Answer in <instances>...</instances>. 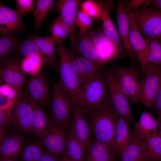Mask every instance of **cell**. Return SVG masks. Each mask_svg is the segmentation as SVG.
Here are the masks:
<instances>
[{
	"mask_svg": "<svg viewBox=\"0 0 161 161\" xmlns=\"http://www.w3.org/2000/svg\"><path fill=\"white\" fill-rule=\"evenodd\" d=\"M87 115L90 133L95 139L106 144L113 151L114 138L120 116L112 104Z\"/></svg>",
	"mask_w": 161,
	"mask_h": 161,
	"instance_id": "1",
	"label": "cell"
},
{
	"mask_svg": "<svg viewBox=\"0 0 161 161\" xmlns=\"http://www.w3.org/2000/svg\"><path fill=\"white\" fill-rule=\"evenodd\" d=\"M80 107L84 114L102 108L111 104L110 93L105 77L100 72L81 88Z\"/></svg>",
	"mask_w": 161,
	"mask_h": 161,
	"instance_id": "2",
	"label": "cell"
},
{
	"mask_svg": "<svg viewBox=\"0 0 161 161\" xmlns=\"http://www.w3.org/2000/svg\"><path fill=\"white\" fill-rule=\"evenodd\" d=\"M56 50L60 61L58 67L59 83L66 91L70 99L80 106L81 102V91L77 76L72 66L71 48L66 47L63 42L57 43Z\"/></svg>",
	"mask_w": 161,
	"mask_h": 161,
	"instance_id": "3",
	"label": "cell"
},
{
	"mask_svg": "<svg viewBox=\"0 0 161 161\" xmlns=\"http://www.w3.org/2000/svg\"><path fill=\"white\" fill-rule=\"evenodd\" d=\"M52 121L63 130L69 132L72 120V109L70 98L58 83L53 90L51 103Z\"/></svg>",
	"mask_w": 161,
	"mask_h": 161,
	"instance_id": "4",
	"label": "cell"
},
{
	"mask_svg": "<svg viewBox=\"0 0 161 161\" xmlns=\"http://www.w3.org/2000/svg\"><path fill=\"white\" fill-rule=\"evenodd\" d=\"M147 0L141 7L131 11L137 27L144 38H158L161 36V12L149 5Z\"/></svg>",
	"mask_w": 161,
	"mask_h": 161,
	"instance_id": "5",
	"label": "cell"
},
{
	"mask_svg": "<svg viewBox=\"0 0 161 161\" xmlns=\"http://www.w3.org/2000/svg\"><path fill=\"white\" fill-rule=\"evenodd\" d=\"M120 89L128 99L134 103L140 101V82L135 64L127 67H118L112 71Z\"/></svg>",
	"mask_w": 161,
	"mask_h": 161,
	"instance_id": "6",
	"label": "cell"
},
{
	"mask_svg": "<svg viewBox=\"0 0 161 161\" xmlns=\"http://www.w3.org/2000/svg\"><path fill=\"white\" fill-rule=\"evenodd\" d=\"M105 78L113 108L129 124L133 125L134 120L129 99L120 89L112 71H108Z\"/></svg>",
	"mask_w": 161,
	"mask_h": 161,
	"instance_id": "7",
	"label": "cell"
},
{
	"mask_svg": "<svg viewBox=\"0 0 161 161\" xmlns=\"http://www.w3.org/2000/svg\"><path fill=\"white\" fill-rule=\"evenodd\" d=\"M69 135V132L60 128L51 121L39 142L44 151L61 157L66 153Z\"/></svg>",
	"mask_w": 161,
	"mask_h": 161,
	"instance_id": "8",
	"label": "cell"
},
{
	"mask_svg": "<svg viewBox=\"0 0 161 161\" xmlns=\"http://www.w3.org/2000/svg\"><path fill=\"white\" fill-rule=\"evenodd\" d=\"M144 74L145 78L140 82V101L151 107L161 85V66L149 64Z\"/></svg>",
	"mask_w": 161,
	"mask_h": 161,
	"instance_id": "9",
	"label": "cell"
},
{
	"mask_svg": "<svg viewBox=\"0 0 161 161\" xmlns=\"http://www.w3.org/2000/svg\"><path fill=\"white\" fill-rule=\"evenodd\" d=\"M24 94L43 109L50 103V92L46 76L42 69L32 75Z\"/></svg>",
	"mask_w": 161,
	"mask_h": 161,
	"instance_id": "10",
	"label": "cell"
},
{
	"mask_svg": "<svg viewBox=\"0 0 161 161\" xmlns=\"http://www.w3.org/2000/svg\"><path fill=\"white\" fill-rule=\"evenodd\" d=\"M0 61V85L6 83L22 89L27 80L19 60L8 57Z\"/></svg>",
	"mask_w": 161,
	"mask_h": 161,
	"instance_id": "11",
	"label": "cell"
},
{
	"mask_svg": "<svg viewBox=\"0 0 161 161\" xmlns=\"http://www.w3.org/2000/svg\"><path fill=\"white\" fill-rule=\"evenodd\" d=\"M12 115L13 125L15 127L31 133L33 109L30 100L24 94H21L17 99Z\"/></svg>",
	"mask_w": 161,
	"mask_h": 161,
	"instance_id": "12",
	"label": "cell"
},
{
	"mask_svg": "<svg viewBox=\"0 0 161 161\" xmlns=\"http://www.w3.org/2000/svg\"><path fill=\"white\" fill-rule=\"evenodd\" d=\"M80 1L60 0L58 1L56 11L69 30L71 49L74 53L75 47V32L76 28V18Z\"/></svg>",
	"mask_w": 161,
	"mask_h": 161,
	"instance_id": "13",
	"label": "cell"
},
{
	"mask_svg": "<svg viewBox=\"0 0 161 161\" xmlns=\"http://www.w3.org/2000/svg\"><path fill=\"white\" fill-rule=\"evenodd\" d=\"M117 19L118 32L124 49L133 63L135 64L137 57L131 46L130 38V24L127 8L121 1H117Z\"/></svg>",
	"mask_w": 161,
	"mask_h": 161,
	"instance_id": "14",
	"label": "cell"
},
{
	"mask_svg": "<svg viewBox=\"0 0 161 161\" xmlns=\"http://www.w3.org/2000/svg\"><path fill=\"white\" fill-rule=\"evenodd\" d=\"M24 16L17 10L10 8L0 2V35L13 34L22 30L24 27L22 21Z\"/></svg>",
	"mask_w": 161,
	"mask_h": 161,
	"instance_id": "15",
	"label": "cell"
},
{
	"mask_svg": "<svg viewBox=\"0 0 161 161\" xmlns=\"http://www.w3.org/2000/svg\"><path fill=\"white\" fill-rule=\"evenodd\" d=\"M71 60L72 66L77 76L80 88L101 72L102 67L99 64L84 57L75 55L73 51L71 54Z\"/></svg>",
	"mask_w": 161,
	"mask_h": 161,
	"instance_id": "16",
	"label": "cell"
},
{
	"mask_svg": "<svg viewBox=\"0 0 161 161\" xmlns=\"http://www.w3.org/2000/svg\"><path fill=\"white\" fill-rule=\"evenodd\" d=\"M127 9L130 20L131 44L140 63L141 71L144 74L148 66L146 59L147 43L137 27L131 10Z\"/></svg>",
	"mask_w": 161,
	"mask_h": 161,
	"instance_id": "17",
	"label": "cell"
},
{
	"mask_svg": "<svg viewBox=\"0 0 161 161\" xmlns=\"http://www.w3.org/2000/svg\"><path fill=\"white\" fill-rule=\"evenodd\" d=\"M0 143V160H16L25 147L24 138L14 134L5 135Z\"/></svg>",
	"mask_w": 161,
	"mask_h": 161,
	"instance_id": "18",
	"label": "cell"
},
{
	"mask_svg": "<svg viewBox=\"0 0 161 161\" xmlns=\"http://www.w3.org/2000/svg\"><path fill=\"white\" fill-rule=\"evenodd\" d=\"M70 100L74 118L75 134L86 151L91 142L89 139L90 134L89 126L81 108L72 100L70 98Z\"/></svg>",
	"mask_w": 161,
	"mask_h": 161,
	"instance_id": "19",
	"label": "cell"
},
{
	"mask_svg": "<svg viewBox=\"0 0 161 161\" xmlns=\"http://www.w3.org/2000/svg\"><path fill=\"white\" fill-rule=\"evenodd\" d=\"M159 123L154 116L147 111L141 113L139 121L134 126V139L142 141L152 133H158Z\"/></svg>",
	"mask_w": 161,
	"mask_h": 161,
	"instance_id": "20",
	"label": "cell"
},
{
	"mask_svg": "<svg viewBox=\"0 0 161 161\" xmlns=\"http://www.w3.org/2000/svg\"><path fill=\"white\" fill-rule=\"evenodd\" d=\"M84 161H116L117 155L107 145L95 139L86 151Z\"/></svg>",
	"mask_w": 161,
	"mask_h": 161,
	"instance_id": "21",
	"label": "cell"
},
{
	"mask_svg": "<svg viewBox=\"0 0 161 161\" xmlns=\"http://www.w3.org/2000/svg\"><path fill=\"white\" fill-rule=\"evenodd\" d=\"M128 122L120 117L115 135L113 151L120 156L125 149L132 141L134 136Z\"/></svg>",
	"mask_w": 161,
	"mask_h": 161,
	"instance_id": "22",
	"label": "cell"
},
{
	"mask_svg": "<svg viewBox=\"0 0 161 161\" xmlns=\"http://www.w3.org/2000/svg\"><path fill=\"white\" fill-rule=\"evenodd\" d=\"M28 98L31 103L33 111V118L31 134L39 140L46 130L52 121L49 119L41 107Z\"/></svg>",
	"mask_w": 161,
	"mask_h": 161,
	"instance_id": "23",
	"label": "cell"
},
{
	"mask_svg": "<svg viewBox=\"0 0 161 161\" xmlns=\"http://www.w3.org/2000/svg\"><path fill=\"white\" fill-rule=\"evenodd\" d=\"M84 57L99 64L102 67L96 48L86 37L81 35L76 39L74 54Z\"/></svg>",
	"mask_w": 161,
	"mask_h": 161,
	"instance_id": "24",
	"label": "cell"
},
{
	"mask_svg": "<svg viewBox=\"0 0 161 161\" xmlns=\"http://www.w3.org/2000/svg\"><path fill=\"white\" fill-rule=\"evenodd\" d=\"M119 157L118 161H153L145 152L142 141L134 138Z\"/></svg>",
	"mask_w": 161,
	"mask_h": 161,
	"instance_id": "25",
	"label": "cell"
},
{
	"mask_svg": "<svg viewBox=\"0 0 161 161\" xmlns=\"http://www.w3.org/2000/svg\"><path fill=\"white\" fill-rule=\"evenodd\" d=\"M143 148L152 160L161 161V135L159 132L152 133L142 141Z\"/></svg>",
	"mask_w": 161,
	"mask_h": 161,
	"instance_id": "26",
	"label": "cell"
},
{
	"mask_svg": "<svg viewBox=\"0 0 161 161\" xmlns=\"http://www.w3.org/2000/svg\"><path fill=\"white\" fill-rule=\"evenodd\" d=\"M85 151L75 132L72 119L70 128L66 154L72 161H84Z\"/></svg>",
	"mask_w": 161,
	"mask_h": 161,
	"instance_id": "27",
	"label": "cell"
},
{
	"mask_svg": "<svg viewBox=\"0 0 161 161\" xmlns=\"http://www.w3.org/2000/svg\"><path fill=\"white\" fill-rule=\"evenodd\" d=\"M35 43L41 52L54 64L57 59L55 42L51 37L32 35L30 37Z\"/></svg>",
	"mask_w": 161,
	"mask_h": 161,
	"instance_id": "28",
	"label": "cell"
},
{
	"mask_svg": "<svg viewBox=\"0 0 161 161\" xmlns=\"http://www.w3.org/2000/svg\"><path fill=\"white\" fill-rule=\"evenodd\" d=\"M16 50L22 56L25 57L38 56L41 58L44 64L51 67L54 66V64L44 56L30 37L21 44Z\"/></svg>",
	"mask_w": 161,
	"mask_h": 161,
	"instance_id": "29",
	"label": "cell"
},
{
	"mask_svg": "<svg viewBox=\"0 0 161 161\" xmlns=\"http://www.w3.org/2000/svg\"><path fill=\"white\" fill-rule=\"evenodd\" d=\"M145 39L147 44L146 59L148 66L151 64L161 66V39L158 38Z\"/></svg>",
	"mask_w": 161,
	"mask_h": 161,
	"instance_id": "30",
	"label": "cell"
},
{
	"mask_svg": "<svg viewBox=\"0 0 161 161\" xmlns=\"http://www.w3.org/2000/svg\"><path fill=\"white\" fill-rule=\"evenodd\" d=\"M36 8L34 16V26L38 30L47 15L52 10L55 5V1L52 0H35Z\"/></svg>",
	"mask_w": 161,
	"mask_h": 161,
	"instance_id": "31",
	"label": "cell"
},
{
	"mask_svg": "<svg viewBox=\"0 0 161 161\" xmlns=\"http://www.w3.org/2000/svg\"><path fill=\"white\" fill-rule=\"evenodd\" d=\"M19 39L13 34L1 35L0 38V58L2 60L9 57L20 45Z\"/></svg>",
	"mask_w": 161,
	"mask_h": 161,
	"instance_id": "32",
	"label": "cell"
},
{
	"mask_svg": "<svg viewBox=\"0 0 161 161\" xmlns=\"http://www.w3.org/2000/svg\"><path fill=\"white\" fill-rule=\"evenodd\" d=\"M101 16L103 29L110 34L116 45L119 48L123 50L124 48L121 44L117 30L110 17L109 11L103 5L101 8Z\"/></svg>",
	"mask_w": 161,
	"mask_h": 161,
	"instance_id": "33",
	"label": "cell"
},
{
	"mask_svg": "<svg viewBox=\"0 0 161 161\" xmlns=\"http://www.w3.org/2000/svg\"><path fill=\"white\" fill-rule=\"evenodd\" d=\"M50 30L52 37L56 43L63 41V39L69 35L68 28L59 16L51 26Z\"/></svg>",
	"mask_w": 161,
	"mask_h": 161,
	"instance_id": "34",
	"label": "cell"
},
{
	"mask_svg": "<svg viewBox=\"0 0 161 161\" xmlns=\"http://www.w3.org/2000/svg\"><path fill=\"white\" fill-rule=\"evenodd\" d=\"M43 64V62L40 57L32 56L25 57L21 62V66L24 73L32 75L41 70Z\"/></svg>",
	"mask_w": 161,
	"mask_h": 161,
	"instance_id": "35",
	"label": "cell"
},
{
	"mask_svg": "<svg viewBox=\"0 0 161 161\" xmlns=\"http://www.w3.org/2000/svg\"><path fill=\"white\" fill-rule=\"evenodd\" d=\"M43 148L39 142L25 146L21 154L22 161H37L43 153Z\"/></svg>",
	"mask_w": 161,
	"mask_h": 161,
	"instance_id": "36",
	"label": "cell"
},
{
	"mask_svg": "<svg viewBox=\"0 0 161 161\" xmlns=\"http://www.w3.org/2000/svg\"><path fill=\"white\" fill-rule=\"evenodd\" d=\"M81 9L92 18L102 21L101 8L102 5L93 0L84 1L79 4Z\"/></svg>",
	"mask_w": 161,
	"mask_h": 161,
	"instance_id": "37",
	"label": "cell"
},
{
	"mask_svg": "<svg viewBox=\"0 0 161 161\" xmlns=\"http://www.w3.org/2000/svg\"><path fill=\"white\" fill-rule=\"evenodd\" d=\"M75 21L82 36L90 29L93 23L92 18L81 9L78 11Z\"/></svg>",
	"mask_w": 161,
	"mask_h": 161,
	"instance_id": "38",
	"label": "cell"
},
{
	"mask_svg": "<svg viewBox=\"0 0 161 161\" xmlns=\"http://www.w3.org/2000/svg\"><path fill=\"white\" fill-rule=\"evenodd\" d=\"M13 106L0 111V141L3 138L6 131L13 125L12 115L11 113Z\"/></svg>",
	"mask_w": 161,
	"mask_h": 161,
	"instance_id": "39",
	"label": "cell"
},
{
	"mask_svg": "<svg viewBox=\"0 0 161 161\" xmlns=\"http://www.w3.org/2000/svg\"><path fill=\"white\" fill-rule=\"evenodd\" d=\"M22 89L4 83L0 85V94L3 95L13 101L16 102L21 94Z\"/></svg>",
	"mask_w": 161,
	"mask_h": 161,
	"instance_id": "40",
	"label": "cell"
},
{
	"mask_svg": "<svg viewBox=\"0 0 161 161\" xmlns=\"http://www.w3.org/2000/svg\"><path fill=\"white\" fill-rule=\"evenodd\" d=\"M16 8L18 11L21 14L26 15L27 13H32L34 15L35 9V3L33 0H16Z\"/></svg>",
	"mask_w": 161,
	"mask_h": 161,
	"instance_id": "41",
	"label": "cell"
},
{
	"mask_svg": "<svg viewBox=\"0 0 161 161\" xmlns=\"http://www.w3.org/2000/svg\"><path fill=\"white\" fill-rule=\"evenodd\" d=\"M83 35L92 42L96 48L106 41H113L105 39L103 36L101 31L90 30Z\"/></svg>",
	"mask_w": 161,
	"mask_h": 161,
	"instance_id": "42",
	"label": "cell"
},
{
	"mask_svg": "<svg viewBox=\"0 0 161 161\" xmlns=\"http://www.w3.org/2000/svg\"><path fill=\"white\" fill-rule=\"evenodd\" d=\"M147 1L145 0H130L126 1H124V4L122 3L126 8L133 11L139 9L141 5L145 4Z\"/></svg>",
	"mask_w": 161,
	"mask_h": 161,
	"instance_id": "43",
	"label": "cell"
},
{
	"mask_svg": "<svg viewBox=\"0 0 161 161\" xmlns=\"http://www.w3.org/2000/svg\"><path fill=\"white\" fill-rule=\"evenodd\" d=\"M153 106L158 113L157 121L159 123L161 121V85L155 97Z\"/></svg>",
	"mask_w": 161,
	"mask_h": 161,
	"instance_id": "44",
	"label": "cell"
},
{
	"mask_svg": "<svg viewBox=\"0 0 161 161\" xmlns=\"http://www.w3.org/2000/svg\"><path fill=\"white\" fill-rule=\"evenodd\" d=\"M61 158L45 151L37 161H61Z\"/></svg>",
	"mask_w": 161,
	"mask_h": 161,
	"instance_id": "45",
	"label": "cell"
},
{
	"mask_svg": "<svg viewBox=\"0 0 161 161\" xmlns=\"http://www.w3.org/2000/svg\"><path fill=\"white\" fill-rule=\"evenodd\" d=\"M150 4L161 12V0H150Z\"/></svg>",
	"mask_w": 161,
	"mask_h": 161,
	"instance_id": "46",
	"label": "cell"
},
{
	"mask_svg": "<svg viewBox=\"0 0 161 161\" xmlns=\"http://www.w3.org/2000/svg\"><path fill=\"white\" fill-rule=\"evenodd\" d=\"M61 161H72L71 159L68 157L67 155L65 154L63 156V157L61 158Z\"/></svg>",
	"mask_w": 161,
	"mask_h": 161,
	"instance_id": "47",
	"label": "cell"
},
{
	"mask_svg": "<svg viewBox=\"0 0 161 161\" xmlns=\"http://www.w3.org/2000/svg\"><path fill=\"white\" fill-rule=\"evenodd\" d=\"M0 161H16V160H0Z\"/></svg>",
	"mask_w": 161,
	"mask_h": 161,
	"instance_id": "48",
	"label": "cell"
},
{
	"mask_svg": "<svg viewBox=\"0 0 161 161\" xmlns=\"http://www.w3.org/2000/svg\"><path fill=\"white\" fill-rule=\"evenodd\" d=\"M159 126V128L160 129V131L159 132V134L161 135V123H160V124Z\"/></svg>",
	"mask_w": 161,
	"mask_h": 161,
	"instance_id": "49",
	"label": "cell"
},
{
	"mask_svg": "<svg viewBox=\"0 0 161 161\" xmlns=\"http://www.w3.org/2000/svg\"><path fill=\"white\" fill-rule=\"evenodd\" d=\"M160 39H161V36L160 38Z\"/></svg>",
	"mask_w": 161,
	"mask_h": 161,
	"instance_id": "50",
	"label": "cell"
},
{
	"mask_svg": "<svg viewBox=\"0 0 161 161\" xmlns=\"http://www.w3.org/2000/svg\"></svg>",
	"mask_w": 161,
	"mask_h": 161,
	"instance_id": "51",
	"label": "cell"
}]
</instances>
